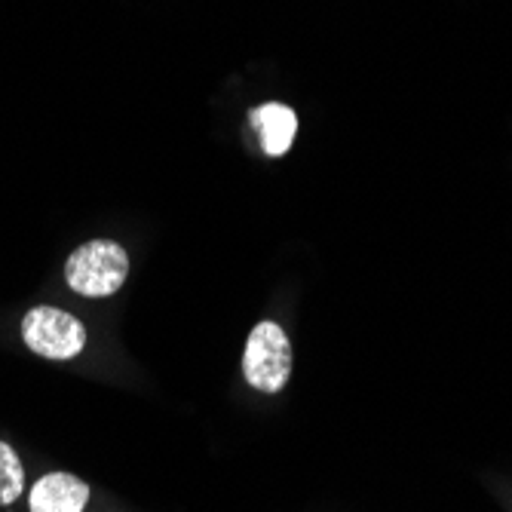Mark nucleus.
<instances>
[{
    "label": "nucleus",
    "mask_w": 512,
    "mask_h": 512,
    "mask_svg": "<svg viewBox=\"0 0 512 512\" xmlns=\"http://www.w3.org/2000/svg\"><path fill=\"white\" fill-rule=\"evenodd\" d=\"M129 273V255L114 240L83 243L65 264V279L77 295L108 298L123 289Z\"/></svg>",
    "instance_id": "obj_1"
},
{
    "label": "nucleus",
    "mask_w": 512,
    "mask_h": 512,
    "mask_svg": "<svg viewBox=\"0 0 512 512\" xmlns=\"http://www.w3.org/2000/svg\"><path fill=\"white\" fill-rule=\"evenodd\" d=\"M25 488V470H22V460L19 454L0 442V506H10Z\"/></svg>",
    "instance_id": "obj_6"
},
{
    "label": "nucleus",
    "mask_w": 512,
    "mask_h": 512,
    "mask_svg": "<svg viewBox=\"0 0 512 512\" xmlns=\"http://www.w3.org/2000/svg\"><path fill=\"white\" fill-rule=\"evenodd\" d=\"M89 485L71 473H50L31 488V512H83Z\"/></svg>",
    "instance_id": "obj_4"
},
{
    "label": "nucleus",
    "mask_w": 512,
    "mask_h": 512,
    "mask_svg": "<svg viewBox=\"0 0 512 512\" xmlns=\"http://www.w3.org/2000/svg\"><path fill=\"white\" fill-rule=\"evenodd\" d=\"M243 375L261 393H279L292 375V344L276 322H258L243 353Z\"/></svg>",
    "instance_id": "obj_2"
},
{
    "label": "nucleus",
    "mask_w": 512,
    "mask_h": 512,
    "mask_svg": "<svg viewBox=\"0 0 512 512\" xmlns=\"http://www.w3.org/2000/svg\"><path fill=\"white\" fill-rule=\"evenodd\" d=\"M252 126L261 135V148L270 157H283L292 142H295V132H298V117L292 108L286 105H261L252 111Z\"/></svg>",
    "instance_id": "obj_5"
},
{
    "label": "nucleus",
    "mask_w": 512,
    "mask_h": 512,
    "mask_svg": "<svg viewBox=\"0 0 512 512\" xmlns=\"http://www.w3.org/2000/svg\"><path fill=\"white\" fill-rule=\"evenodd\" d=\"M25 344L43 359H74L86 347L83 322L59 307H34L22 319Z\"/></svg>",
    "instance_id": "obj_3"
}]
</instances>
